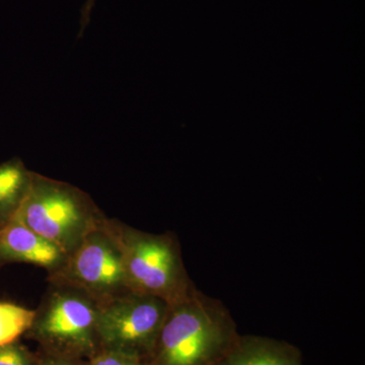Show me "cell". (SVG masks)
Listing matches in <instances>:
<instances>
[{
    "instance_id": "obj_1",
    "label": "cell",
    "mask_w": 365,
    "mask_h": 365,
    "mask_svg": "<svg viewBox=\"0 0 365 365\" xmlns=\"http://www.w3.org/2000/svg\"><path fill=\"white\" fill-rule=\"evenodd\" d=\"M240 333L220 299L196 289L170 304L160 329L151 365H215Z\"/></svg>"
},
{
    "instance_id": "obj_2",
    "label": "cell",
    "mask_w": 365,
    "mask_h": 365,
    "mask_svg": "<svg viewBox=\"0 0 365 365\" xmlns=\"http://www.w3.org/2000/svg\"><path fill=\"white\" fill-rule=\"evenodd\" d=\"M123 260L129 289L174 304L196 289L182 262L174 235L148 234L119 222L106 220Z\"/></svg>"
},
{
    "instance_id": "obj_3",
    "label": "cell",
    "mask_w": 365,
    "mask_h": 365,
    "mask_svg": "<svg viewBox=\"0 0 365 365\" xmlns=\"http://www.w3.org/2000/svg\"><path fill=\"white\" fill-rule=\"evenodd\" d=\"M106 216L91 197L69 182L33 172L14 220L69 255Z\"/></svg>"
},
{
    "instance_id": "obj_4",
    "label": "cell",
    "mask_w": 365,
    "mask_h": 365,
    "mask_svg": "<svg viewBox=\"0 0 365 365\" xmlns=\"http://www.w3.org/2000/svg\"><path fill=\"white\" fill-rule=\"evenodd\" d=\"M32 326L25 334L39 350L90 360L100 352L97 333L98 304L81 290L50 284Z\"/></svg>"
},
{
    "instance_id": "obj_5",
    "label": "cell",
    "mask_w": 365,
    "mask_h": 365,
    "mask_svg": "<svg viewBox=\"0 0 365 365\" xmlns=\"http://www.w3.org/2000/svg\"><path fill=\"white\" fill-rule=\"evenodd\" d=\"M169 307L157 297L133 292L98 304L100 351L121 353L150 362Z\"/></svg>"
},
{
    "instance_id": "obj_6",
    "label": "cell",
    "mask_w": 365,
    "mask_h": 365,
    "mask_svg": "<svg viewBox=\"0 0 365 365\" xmlns=\"http://www.w3.org/2000/svg\"><path fill=\"white\" fill-rule=\"evenodd\" d=\"M106 220L67 255L61 267L48 273L50 284L76 288L98 304L131 292L121 251Z\"/></svg>"
},
{
    "instance_id": "obj_7",
    "label": "cell",
    "mask_w": 365,
    "mask_h": 365,
    "mask_svg": "<svg viewBox=\"0 0 365 365\" xmlns=\"http://www.w3.org/2000/svg\"><path fill=\"white\" fill-rule=\"evenodd\" d=\"M66 259L61 250L18 220L0 228V266L32 264L51 273L61 267Z\"/></svg>"
},
{
    "instance_id": "obj_8",
    "label": "cell",
    "mask_w": 365,
    "mask_h": 365,
    "mask_svg": "<svg viewBox=\"0 0 365 365\" xmlns=\"http://www.w3.org/2000/svg\"><path fill=\"white\" fill-rule=\"evenodd\" d=\"M215 365H304L299 348L255 335H240L230 351Z\"/></svg>"
},
{
    "instance_id": "obj_9",
    "label": "cell",
    "mask_w": 365,
    "mask_h": 365,
    "mask_svg": "<svg viewBox=\"0 0 365 365\" xmlns=\"http://www.w3.org/2000/svg\"><path fill=\"white\" fill-rule=\"evenodd\" d=\"M32 175L20 158L0 163V228L16 218L28 193Z\"/></svg>"
},
{
    "instance_id": "obj_10",
    "label": "cell",
    "mask_w": 365,
    "mask_h": 365,
    "mask_svg": "<svg viewBox=\"0 0 365 365\" xmlns=\"http://www.w3.org/2000/svg\"><path fill=\"white\" fill-rule=\"evenodd\" d=\"M35 309L0 302V346L19 341L32 326Z\"/></svg>"
},
{
    "instance_id": "obj_11",
    "label": "cell",
    "mask_w": 365,
    "mask_h": 365,
    "mask_svg": "<svg viewBox=\"0 0 365 365\" xmlns=\"http://www.w3.org/2000/svg\"><path fill=\"white\" fill-rule=\"evenodd\" d=\"M0 365H37V353L30 351L19 341L1 345Z\"/></svg>"
},
{
    "instance_id": "obj_12",
    "label": "cell",
    "mask_w": 365,
    "mask_h": 365,
    "mask_svg": "<svg viewBox=\"0 0 365 365\" xmlns=\"http://www.w3.org/2000/svg\"><path fill=\"white\" fill-rule=\"evenodd\" d=\"M88 365H151L150 362L111 351L98 352L88 360Z\"/></svg>"
},
{
    "instance_id": "obj_13",
    "label": "cell",
    "mask_w": 365,
    "mask_h": 365,
    "mask_svg": "<svg viewBox=\"0 0 365 365\" xmlns=\"http://www.w3.org/2000/svg\"><path fill=\"white\" fill-rule=\"evenodd\" d=\"M37 353V365H88V360L78 357L51 354L44 351Z\"/></svg>"
},
{
    "instance_id": "obj_14",
    "label": "cell",
    "mask_w": 365,
    "mask_h": 365,
    "mask_svg": "<svg viewBox=\"0 0 365 365\" xmlns=\"http://www.w3.org/2000/svg\"><path fill=\"white\" fill-rule=\"evenodd\" d=\"M96 0H86V4H83V9L81 11V30H79L78 39L83 37V33L86 26L88 25L91 20V11L95 6Z\"/></svg>"
}]
</instances>
